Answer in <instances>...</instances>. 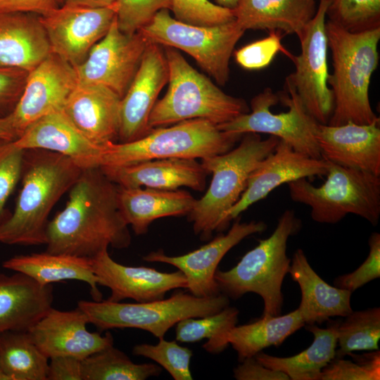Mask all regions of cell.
Returning <instances> with one entry per match:
<instances>
[{
  "label": "cell",
  "instance_id": "816d5d0a",
  "mask_svg": "<svg viewBox=\"0 0 380 380\" xmlns=\"http://www.w3.org/2000/svg\"><path fill=\"white\" fill-rule=\"evenodd\" d=\"M239 0H215L217 4L230 9H234Z\"/></svg>",
  "mask_w": 380,
  "mask_h": 380
},
{
  "label": "cell",
  "instance_id": "4dcf8cb0",
  "mask_svg": "<svg viewBox=\"0 0 380 380\" xmlns=\"http://www.w3.org/2000/svg\"><path fill=\"white\" fill-rule=\"evenodd\" d=\"M2 266L26 274L42 285L67 280L85 282L90 288L93 300H102L91 259L45 251L13 256L5 260Z\"/></svg>",
  "mask_w": 380,
  "mask_h": 380
},
{
  "label": "cell",
  "instance_id": "f546056e",
  "mask_svg": "<svg viewBox=\"0 0 380 380\" xmlns=\"http://www.w3.org/2000/svg\"><path fill=\"white\" fill-rule=\"evenodd\" d=\"M317 8L315 0H239L233 10L245 31L275 30L300 38Z\"/></svg>",
  "mask_w": 380,
  "mask_h": 380
},
{
  "label": "cell",
  "instance_id": "d6a6232c",
  "mask_svg": "<svg viewBox=\"0 0 380 380\" xmlns=\"http://www.w3.org/2000/svg\"><path fill=\"white\" fill-rule=\"evenodd\" d=\"M49 360L27 331L0 333V380H47Z\"/></svg>",
  "mask_w": 380,
  "mask_h": 380
},
{
  "label": "cell",
  "instance_id": "9a60e30c",
  "mask_svg": "<svg viewBox=\"0 0 380 380\" xmlns=\"http://www.w3.org/2000/svg\"><path fill=\"white\" fill-rule=\"evenodd\" d=\"M328 168L329 161L324 158H313L296 151L279 139L274 151L252 172L240 198L222 216L217 232L225 229L232 220L279 186L301 178L325 176Z\"/></svg>",
  "mask_w": 380,
  "mask_h": 380
},
{
  "label": "cell",
  "instance_id": "7bdbcfd3",
  "mask_svg": "<svg viewBox=\"0 0 380 380\" xmlns=\"http://www.w3.org/2000/svg\"><path fill=\"white\" fill-rule=\"evenodd\" d=\"M24 156L14 141L0 139V224L6 220V202L23 173Z\"/></svg>",
  "mask_w": 380,
  "mask_h": 380
},
{
  "label": "cell",
  "instance_id": "3957f363",
  "mask_svg": "<svg viewBox=\"0 0 380 380\" xmlns=\"http://www.w3.org/2000/svg\"><path fill=\"white\" fill-rule=\"evenodd\" d=\"M326 32L332 58L333 72L328 77L334 108L327 125L348 122L369 125L379 121L369 98V87L379 65L380 27L350 32L327 20Z\"/></svg>",
  "mask_w": 380,
  "mask_h": 380
},
{
  "label": "cell",
  "instance_id": "ac0fdd59",
  "mask_svg": "<svg viewBox=\"0 0 380 380\" xmlns=\"http://www.w3.org/2000/svg\"><path fill=\"white\" fill-rule=\"evenodd\" d=\"M168 77L164 49L149 42L135 76L121 99L118 142L132 141L149 132L151 110Z\"/></svg>",
  "mask_w": 380,
  "mask_h": 380
},
{
  "label": "cell",
  "instance_id": "cb8c5ba5",
  "mask_svg": "<svg viewBox=\"0 0 380 380\" xmlns=\"http://www.w3.org/2000/svg\"><path fill=\"white\" fill-rule=\"evenodd\" d=\"M100 168L120 186H146L161 190L186 186L201 191L205 189L208 174L201 163L192 158L157 159Z\"/></svg>",
  "mask_w": 380,
  "mask_h": 380
},
{
  "label": "cell",
  "instance_id": "277c9868",
  "mask_svg": "<svg viewBox=\"0 0 380 380\" xmlns=\"http://www.w3.org/2000/svg\"><path fill=\"white\" fill-rule=\"evenodd\" d=\"M301 225L293 210H285L268 238L260 240L232 269L217 270L215 279L220 293L234 300L247 293H256L263 300L261 317L280 315L284 303L282 284L291 264L287 241Z\"/></svg>",
  "mask_w": 380,
  "mask_h": 380
},
{
  "label": "cell",
  "instance_id": "4316f807",
  "mask_svg": "<svg viewBox=\"0 0 380 380\" xmlns=\"http://www.w3.org/2000/svg\"><path fill=\"white\" fill-rule=\"evenodd\" d=\"M289 273L300 289L298 310L305 324H322L331 317H346L352 312V292L324 281L312 269L302 249L294 253Z\"/></svg>",
  "mask_w": 380,
  "mask_h": 380
},
{
  "label": "cell",
  "instance_id": "e575fe53",
  "mask_svg": "<svg viewBox=\"0 0 380 380\" xmlns=\"http://www.w3.org/2000/svg\"><path fill=\"white\" fill-rule=\"evenodd\" d=\"M339 322L337 329L336 357L355 351L379 350L380 308L352 311Z\"/></svg>",
  "mask_w": 380,
  "mask_h": 380
},
{
  "label": "cell",
  "instance_id": "f35d334b",
  "mask_svg": "<svg viewBox=\"0 0 380 380\" xmlns=\"http://www.w3.org/2000/svg\"><path fill=\"white\" fill-rule=\"evenodd\" d=\"M355 360L335 357L322 371L320 380H379V350L358 355L349 354Z\"/></svg>",
  "mask_w": 380,
  "mask_h": 380
},
{
  "label": "cell",
  "instance_id": "7a4b0ae2",
  "mask_svg": "<svg viewBox=\"0 0 380 380\" xmlns=\"http://www.w3.org/2000/svg\"><path fill=\"white\" fill-rule=\"evenodd\" d=\"M82 170L61 154L25 150L22 188L13 214L0 224V243L45 244L49 215Z\"/></svg>",
  "mask_w": 380,
  "mask_h": 380
},
{
  "label": "cell",
  "instance_id": "d590c367",
  "mask_svg": "<svg viewBox=\"0 0 380 380\" xmlns=\"http://www.w3.org/2000/svg\"><path fill=\"white\" fill-rule=\"evenodd\" d=\"M327 17L352 32L380 27V0H331Z\"/></svg>",
  "mask_w": 380,
  "mask_h": 380
},
{
  "label": "cell",
  "instance_id": "74e56055",
  "mask_svg": "<svg viewBox=\"0 0 380 380\" xmlns=\"http://www.w3.org/2000/svg\"><path fill=\"white\" fill-rule=\"evenodd\" d=\"M239 313L236 308L229 305L210 315L184 319L176 324V340L181 343L210 340L236 325Z\"/></svg>",
  "mask_w": 380,
  "mask_h": 380
},
{
  "label": "cell",
  "instance_id": "2e32d148",
  "mask_svg": "<svg viewBox=\"0 0 380 380\" xmlns=\"http://www.w3.org/2000/svg\"><path fill=\"white\" fill-rule=\"evenodd\" d=\"M77 84L75 68L52 52L29 72L23 91L10 114L19 137L37 119L63 111Z\"/></svg>",
  "mask_w": 380,
  "mask_h": 380
},
{
  "label": "cell",
  "instance_id": "681fc988",
  "mask_svg": "<svg viewBox=\"0 0 380 380\" xmlns=\"http://www.w3.org/2000/svg\"><path fill=\"white\" fill-rule=\"evenodd\" d=\"M116 0H61V6L101 8L111 6Z\"/></svg>",
  "mask_w": 380,
  "mask_h": 380
},
{
  "label": "cell",
  "instance_id": "8fae6325",
  "mask_svg": "<svg viewBox=\"0 0 380 380\" xmlns=\"http://www.w3.org/2000/svg\"><path fill=\"white\" fill-rule=\"evenodd\" d=\"M139 31L149 42L191 56L222 86L229 80L230 58L245 32L235 20L213 26L186 24L176 20L167 9L158 11Z\"/></svg>",
  "mask_w": 380,
  "mask_h": 380
},
{
  "label": "cell",
  "instance_id": "ee69618b",
  "mask_svg": "<svg viewBox=\"0 0 380 380\" xmlns=\"http://www.w3.org/2000/svg\"><path fill=\"white\" fill-rule=\"evenodd\" d=\"M367 259L353 272L337 277L335 286L353 292L369 281L380 277V234L374 232L369 239Z\"/></svg>",
  "mask_w": 380,
  "mask_h": 380
},
{
  "label": "cell",
  "instance_id": "9c48e42d",
  "mask_svg": "<svg viewBox=\"0 0 380 380\" xmlns=\"http://www.w3.org/2000/svg\"><path fill=\"white\" fill-rule=\"evenodd\" d=\"M327 180L315 186L307 178L288 183L291 198L309 206L312 219L336 224L353 214L378 224L380 217V175L329 161Z\"/></svg>",
  "mask_w": 380,
  "mask_h": 380
},
{
  "label": "cell",
  "instance_id": "44dd1931",
  "mask_svg": "<svg viewBox=\"0 0 380 380\" xmlns=\"http://www.w3.org/2000/svg\"><path fill=\"white\" fill-rule=\"evenodd\" d=\"M120 101L121 98L106 86L78 83L63 111L88 139L104 146L118 141Z\"/></svg>",
  "mask_w": 380,
  "mask_h": 380
},
{
  "label": "cell",
  "instance_id": "d6986e66",
  "mask_svg": "<svg viewBox=\"0 0 380 380\" xmlns=\"http://www.w3.org/2000/svg\"><path fill=\"white\" fill-rule=\"evenodd\" d=\"M88 317L80 308L60 310L51 308L27 332L49 359L70 356L82 360L91 354L113 345L111 333L102 336L87 327Z\"/></svg>",
  "mask_w": 380,
  "mask_h": 380
},
{
  "label": "cell",
  "instance_id": "bcb514c9",
  "mask_svg": "<svg viewBox=\"0 0 380 380\" xmlns=\"http://www.w3.org/2000/svg\"><path fill=\"white\" fill-rule=\"evenodd\" d=\"M234 377L237 380H289L284 373L267 368L255 357L246 358L234 369Z\"/></svg>",
  "mask_w": 380,
  "mask_h": 380
},
{
  "label": "cell",
  "instance_id": "83f0119b",
  "mask_svg": "<svg viewBox=\"0 0 380 380\" xmlns=\"http://www.w3.org/2000/svg\"><path fill=\"white\" fill-rule=\"evenodd\" d=\"M305 325L298 309L284 315L261 317L240 326H234L203 346L208 353L217 354L231 345L240 362L254 357L270 346H279L291 334Z\"/></svg>",
  "mask_w": 380,
  "mask_h": 380
},
{
  "label": "cell",
  "instance_id": "ab89813d",
  "mask_svg": "<svg viewBox=\"0 0 380 380\" xmlns=\"http://www.w3.org/2000/svg\"><path fill=\"white\" fill-rule=\"evenodd\" d=\"M170 10L176 20L193 25L213 26L235 20L233 9L209 0H171Z\"/></svg>",
  "mask_w": 380,
  "mask_h": 380
},
{
  "label": "cell",
  "instance_id": "836d02e7",
  "mask_svg": "<svg viewBox=\"0 0 380 380\" xmlns=\"http://www.w3.org/2000/svg\"><path fill=\"white\" fill-rule=\"evenodd\" d=\"M82 372V380H145L160 375L161 367L136 364L113 345L83 359Z\"/></svg>",
  "mask_w": 380,
  "mask_h": 380
},
{
  "label": "cell",
  "instance_id": "ba28073f",
  "mask_svg": "<svg viewBox=\"0 0 380 380\" xmlns=\"http://www.w3.org/2000/svg\"><path fill=\"white\" fill-rule=\"evenodd\" d=\"M229 305L223 293L198 297L179 291L168 298L147 302L121 303L108 300L77 303L90 324L100 331L111 329L134 328L146 331L158 339L179 321L210 315Z\"/></svg>",
  "mask_w": 380,
  "mask_h": 380
},
{
  "label": "cell",
  "instance_id": "5b68a950",
  "mask_svg": "<svg viewBox=\"0 0 380 380\" xmlns=\"http://www.w3.org/2000/svg\"><path fill=\"white\" fill-rule=\"evenodd\" d=\"M164 51L168 89L151 110L150 128L192 119H204L219 125L250 111L243 99L224 93L191 66L177 49L165 47Z\"/></svg>",
  "mask_w": 380,
  "mask_h": 380
},
{
  "label": "cell",
  "instance_id": "b9f144b4",
  "mask_svg": "<svg viewBox=\"0 0 380 380\" xmlns=\"http://www.w3.org/2000/svg\"><path fill=\"white\" fill-rule=\"evenodd\" d=\"M280 30H269L265 38L250 43L234 52L236 62L243 68L257 70L267 67L276 55L281 51L289 58V53L282 45Z\"/></svg>",
  "mask_w": 380,
  "mask_h": 380
},
{
  "label": "cell",
  "instance_id": "d4e9b609",
  "mask_svg": "<svg viewBox=\"0 0 380 380\" xmlns=\"http://www.w3.org/2000/svg\"><path fill=\"white\" fill-rule=\"evenodd\" d=\"M53 291L23 273H0V333L28 331L52 308Z\"/></svg>",
  "mask_w": 380,
  "mask_h": 380
},
{
  "label": "cell",
  "instance_id": "4fadbf2b",
  "mask_svg": "<svg viewBox=\"0 0 380 380\" xmlns=\"http://www.w3.org/2000/svg\"><path fill=\"white\" fill-rule=\"evenodd\" d=\"M148 43L140 31L134 34L122 32L115 16L106 35L91 48L84 61L74 67L78 83L106 86L122 99Z\"/></svg>",
  "mask_w": 380,
  "mask_h": 380
},
{
  "label": "cell",
  "instance_id": "7dc6e473",
  "mask_svg": "<svg viewBox=\"0 0 380 380\" xmlns=\"http://www.w3.org/2000/svg\"><path fill=\"white\" fill-rule=\"evenodd\" d=\"M47 380H82V360L70 356L49 358Z\"/></svg>",
  "mask_w": 380,
  "mask_h": 380
},
{
  "label": "cell",
  "instance_id": "603a6c76",
  "mask_svg": "<svg viewBox=\"0 0 380 380\" xmlns=\"http://www.w3.org/2000/svg\"><path fill=\"white\" fill-rule=\"evenodd\" d=\"M14 143L23 150L42 149L67 156L82 169L99 167L103 148L82 134L63 111L34 121Z\"/></svg>",
  "mask_w": 380,
  "mask_h": 380
},
{
  "label": "cell",
  "instance_id": "484cf974",
  "mask_svg": "<svg viewBox=\"0 0 380 380\" xmlns=\"http://www.w3.org/2000/svg\"><path fill=\"white\" fill-rule=\"evenodd\" d=\"M51 53L37 15L0 12V67L32 71Z\"/></svg>",
  "mask_w": 380,
  "mask_h": 380
},
{
  "label": "cell",
  "instance_id": "e0dca14e",
  "mask_svg": "<svg viewBox=\"0 0 380 380\" xmlns=\"http://www.w3.org/2000/svg\"><path fill=\"white\" fill-rule=\"evenodd\" d=\"M266 229L267 224L262 221L241 222L240 220H237L227 234L217 236L211 241L191 252L178 256H169L159 250L149 253L143 260L169 264L177 267L185 275L186 289L194 296H217L221 293L215 274L222 259L246 237L262 232Z\"/></svg>",
  "mask_w": 380,
  "mask_h": 380
},
{
  "label": "cell",
  "instance_id": "1f68e13d",
  "mask_svg": "<svg viewBox=\"0 0 380 380\" xmlns=\"http://www.w3.org/2000/svg\"><path fill=\"white\" fill-rule=\"evenodd\" d=\"M338 324L334 322L326 329L308 325L306 329L312 334L313 342L295 355L280 357L261 351L254 357L265 367L280 371L291 380H320L322 371L336 357Z\"/></svg>",
  "mask_w": 380,
  "mask_h": 380
},
{
  "label": "cell",
  "instance_id": "6da1fadb",
  "mask_svg": "<svg viewBox=\"0 0 380 380\" xmlns=\"http://www.w3.org/2000/svg\"><path fill=\"white\" fill-rule=\"evenodd\" d=\"M118 193V185L99 167L83 169L65 207L49 221L46 251L92 259L109 246L127 248L131 236Z\"/></svg>",
  "mask_w": 380,
  "mask_h": 380
},
{
  "label": "cell",
  "instance_id": "8992f818",
  "mask_svg": "<svg viewBox=\"0 0 380 380\" xmlns=\"http://www.w3.org/2000/svg\"><path fill=\"white\" fill-rule=\"evenodd\" d=\"M279 141L272 135L262 139L258 133H246L235 148L202 159L203 167L213 177L205 195L196 200L188 214L195 234L208 240L217 232L222 216L240 198L252 172L274 151Z\"/></svg>",
  "mask_w": 380,
  "mask_h": 380
},
{
  "label": "cell",
  "instance_id": "7c38bea8",
  "mask_svg": "<svg viewBox=\"0 0 380 380\" xmlns=\"http://www.w3.org/2000/svg\"><path fill=\"white\" fill-rule=\"evenodd\" d=\"M331 0H319L315 16L299 39L300 55L290 57L295 72L286 77L293 87L306 110L319 123L327 125L334 108L328 85L327 11Z\"/></svg>",
  "mask_w": 380,
  "mask_h": 380
},
{
  "label": "cell",
  "instance_id": "c3c4849f",
  "mask_svg": "<svg viewBox=\"0 0 380 380\" xmlns=\"http://www.w3.org/2000/svg\"><path fill=\"white\" fill-rule=\"evenodd\" d=\"M61 6L60 0H0V12L45 15Z\"/></svg>",
  "mask_w": 380,
  "mask_h": 380
},
{
  "label": "cell",
  "instance_id": "f5cc1de1",
  "mask_svg": "<svg viewBox=\"0 0 380 380\" xmlns=\"http://www.w3.org/2000/svg\"><path fill=\"white\" fill-rule=\"evenodd\" d=\"M61 1V0H60Z\"/></svg>",
  "mask_w": 380,
  "mask_h": 380
},
{
  "label": "cell",
  "instance_id": "7402d4cb",
  "mask_svg": "<svg viewBox=\"0 0 380 380\" xmlns=\"http://www.w3.org/2000/svg\"><path fill=\"white\" fill-rule=\"evenodd\" d=\"M316 138L325 160L380 175L379 121L369 125L348 122L339 126L319 124Z\"/></svg>",
  "mask_w": 380,
  "mask_h": 380
},
{
  "label": "cell",
  "instance_id": "5bb4252c",
  "mask_svg": "<svg viewBox=\"0 0 380 380\" xmlns=\"http://www.w3.org/2000/svg\"><path fill=\"white\" fill-rule=\"evenodd\" d=\"M116 3L101 8L61 6L39 15L51 52L76 67L110 29L116 16Z\"/></svg>",
  "mask_w": 380,
  "mask_h": 380
},
{
  "label": "cell",
  "instance_id": "ffe728a7",
  "mask_svg": "<svg viewBox=\"0 0 380 380\" xmlns=\"http://www.w3.org/2000/svg\"><path fill=\"white\" fill-rule=\"evenodd\" d=\"M91 260L98 284L110 290V301H151L164 298L171 290L187 287L186 278L179 270L162 272L152 267L127 266L115 262L108 250Z\"/></svg>",
  "mask_w": 380,
  "mask_h": 380
},
{
  "label": "cell",
  "instance_id": "52a82bcc",
  "mask_svg": "<svg viewBox=\"0 0 380 380\" xmlns=\"http://www.w3.org/2000/svg\"><path fill=\"white\" fill-rule=\"evenodd\" d=\"M241 137L221 131L207 120H184L169 127L152 128L132 141L108 143L99 167L174 158L203 159L229 151Z\"/></svg>",
  "mask_w": 380,
  "mask_h": 380
},
{
  "label": "cell",
  "instance_id": "f6af8a7d",
  "mask_svg": "<svg viewBox=\"0 0 380 380\" xmlns=\"http://www.w3.org/2000/svg\"><path fill=\"white\" fill-rule=\"evenodd\" d=\"M29 72L0 67V118L11 114L25 85Z\"/></svg>",
  "mask_w": 380,
  "mask_h": 380
},
{
  "label": "cell",
  "instance_id": "f907efd6",
  "mask_svg": "<svg viewBox=\"0 0 380 380\" xmlns=\"http://www.w3.org/2000/svg\"><path fill=\"white\" fill-rule=\"evenodd\" d=\"M19 135L15 129L10 114L0 118V139L14 141Z\"/></svg>",
  "mask_w": 380,
  "mask_h": 380
},
{
  "label": "cell",
  "instance_id": "f1b7e54d",
  "mask_svg": "<svg viewBox=\"0 0 380 380\" xmlns=\"http://www.w3.org/2000/svg\"><path fill=\"white\" fill-rule=\"evenodd\" d=\"M118 199L124 220L137 235L146 234L157 219L188 215L196 202L185 191L120 186Z\"/></svg>",
  "mask_w": 380,
  "mask_h": 380
},
{
  "label": "cell",
  "instance_id": "30bf717a",
  "mask_svg": "<svg viewBox=\"0 0 380 380\" xmlns=\"http://www.w3.org/2000/svg\"><path fill=\"white\" fill-rule=\"evenodd\" d=\"M251 111L217 125L221 131L241 134H268L284 140L296 151L322 158L316 134L319 123L306 110L293 87L286 79L279 94L266 88L251 101Z\"/></svg>",
  "mask_w": 380,
  "mask_h": 380
},
{
  "label": "cell",
  "instance_id": "8d00e7d4",
  "mask_svg": "<svg viewBox=\"0 0 380 380\" xmlns=\"http://www.w3.org/2000/svg\"><path fill=\"white\" fill-rule=\"evenodd\" d=\"M132 353L151 359L164 368L175 380H192L190 369L193 352L181 346L175 341L160 338L156 345L141 343L135 345Z\"/></svg>",
  "mask_w": 380,
  "mask_h": 380
},
{
  "label": "cell",
  "instance_id": "60d3db41",
  "mask_svg": "<svg viewBox=\"0 0 380 380\" xmlns=\"http://www.w3.org/2000/svg\"><path fill=\"white\" fill-rule=\"evenodd\" d=\"M116 21L127 34L139 32L160 10H170L171 0H116Z\"/></svg>",
  "mask_w": 380,
  "mask_h": 380
}]
</instances>
